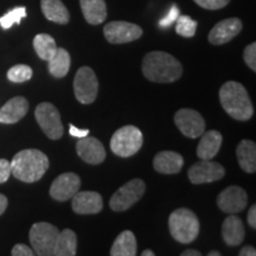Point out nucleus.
Returning <instances> with one entry per match:
<instances>
[{"mask_svg": "<svg viewBox=\"0 0 256 256\" xmlns=\"http://www.w3.org/2000/svg\"><path fill=\"white\" fill-rule=\"evenodd\" d=\"M142 74L151 82L172 83L180 78L183 66L164 51H151L142 60Z\"/></svg>", "mask_w": 256, "mask_h": 256, "instance_id": "f257e3e1", "label": "nucleus"}, {"mask_svg": "<svg viewBox=\"0 0 256 256\" xmlns=\"http://www.w3.org/2000/svg\"><path fill=\"white\" fill-rule=\"evenodd\" d=\"M49 158L40 150L28 148L18 152L11 162L12 174L24 183H34L46 174Z\"/></svg>", "mask_w": 256, "mask_h": 256, "instance_id": "f03ea898", "label": "nucleus"}, {"mask_svg": "<svg viewBox=\"0 0 256 256\" xmlns=\"http://www.w3.org/2000/svg\"><path fill=\"white\" fill-rule=\"evenodd\" d=\"M220 102L223 110L238 121H248L254 115L247 89L236 81H228L220 87Z\"/></svg>", "mask_w": 256, "mask_h": 256, "instance_id": "7ed1b4c3", "label": "nucleus"}, {"mask_svg": "<svg viewBox=\"0 0 256 256\" xmlns=\"http://www.w3.org/2000/svg\"><path fill=\"white\" fill-rule=\"evenodd\" d=\"M200 220L194 211L186 208L174 210L168 217V229L172 238L179 243H191L200 234Z\"/></svg>", "mask_w": 256, "mask_h": 256, "instance_id": "20e7f679", "label": "nucleus"}, {"mask_svg": "<svg viewBox=\"0 0 256 256\" xmlns=\"http://www.w3.org/2000/svg\"><path fill=\"white\" fill-rule=\"evenodd\" d=\"M144 144L142 130L136 126L128 124L119 128L110 139V150L115 156L128 158L140 151Z\"/></svg>", "mask_w": 256, "mask_h": 256, "instance_id": "39448f33", "label": "nucleus"}, {"mask_svg": "<svg viewBox=\"0 0 256 256\" xmlns=\"http://www.w3.org/2000/svg\"><path fill=\"white\" fill-rule=\"evenodd\" d=\"M60 230L48 222H38L31 226L28 238L34 254L40 256H52L58 238Z\"/></svg>", "mask_w": 256, "mask_h": 256, "instance_id": "423d86ee", "label": "nucleus"}, {"mask_svg": "<svg viewBox=\"0 0 256 256\" xmlns=\"http://www.w3.org/2000/svg\"><path fill=\"white\" fill-rule=\"evenodd\" d=\"M146 184L142 179L136 178L122 185L119 190L112 196L110 200V206L113 211L122 212L132 208L136 202L142 200L145 194Z\"/></svg>", "mask_w": 256, "mask_h": 256, "instance_id": "0eeeda50", "label": "nucleus"}, {"mask_svg": "<svg viewBox=\"0 0 256 256\" xmlns=\"http://www.w3.org/2000/svg\"><path fill=\"white\" fill-rule=\"evenodd\" d=\"M34 116L44 134L51 140H58L63 136V124L57 108L50 102H43L36 107Z\"/></svg>", "mask_w": 256, "mask_h": 256, "instance_id": "6e6552de", "label": "nucleus"}, {"mask_svg": "<svg viewBox=\"0 0 256 256\" xmlns=\"http://www.w3.org/2000/svg\"><path fill=\"white\" fill-rule=\"evenodd\" d=\"M74 92L80 104H90L96 100L98 92V81L94 70L81 66L74 78Z\"/></svg>", "mask_w": 256, "mask_h": 256, "instance_id": "1a4fd4ad", "label": "nucleus"}, {"mask_svg": "<svg viewBox=\"0 0 256 256\" xmlns=\"http://www.w3.org/2000/svg\"><path fill=\"white\" fill-rule=\"evenodd\" d=\"M104 34L110 43L124 44L139 40L142 36V28L130 22L114 20L104 25Z\"/></svg>", "mask_w": 256, "mask_h": 256, "instance_id": "9d476101", "label": "nucleus"}, {"mask_svg": "<svg viewBox=\"0 0 256 256\" xmlns=\"http://www.w3.org/2000/svg\"><path fill=\"white\" fill-rule=\"evenodd\" d=\"M174 124L178 130L190 139L200 138L206 130V121L197 110L182 108L174 114Z\"/></svg>", "mask_w": 256, "mask_h": 256, "instance_id": "9b49d317", "label": "nucleus"}, {"mask_svg": "<svg viewBox=\"0 0 256 256\" xmlns=\"http://www.w3.org/2000/svg\"><path fill=\"white\" fill-rule=\"evenodd\" d=\"M188 176L191 183L194 185L212 183V182L220 180L226 176V170L220 162L202 160L188 168Z\"/></svg>", "mask_w": 256, "mask_h": 256, "instance_id": "f8f14e48", "label": "nucleus"}, {"mask_svg": "<svg viewBox=\"0 0 256 256\" xmlns=\"http://www.w3.org/2000/svg\"><path fill=\"white\" fill-rule=\"evenodd\" d=\"M248 194L242 188L232 185L224 188L217 197V206L226 214H238L246 209Z\"/></svg>", "mask_w": 256, "mask_h": 256, "instance_id": "ddd939ff", "label": "nucleus"}, {"mask_svg": "<svg viewBox=\"0 0 256 256\" xmlns=\"http://www.w3.org/2000/svg\"><path fill=\"white\" fill-rule=\"evenodd\" d=\"M81 179L74 172H66L58 176L50 186V196L57 202L72 200L74 194L80 191Z\"/></svg>", "mask_w": 256, "mask_h": 256, "instance_id": "4468645a", "label": "nucleus"}, {"mask_svg": "<svg viewBox=\"0 0 256 256\" xmlns=\"http://www.w3.org/2000/svg\"><path fill=\"white\" fill-rule=\"evenodd\" d=\"M243 24L238 18H228L220 20L211 28L208 40L212 46H223L229 43L242 31Z\"/></svg>", "mask_w": 256, "mask_h": 256, "instance_id": "2eb2a0df", "label": "nucleus"}, {"mask_svg": "<svg viewBox=\"0 0 256 256\" xmlns=\"http://www.w3.org/2000/svg\"><path fill=\"white\" fill-rule=\"evenodd\" d=\"M76 152L83 162L90 165L101 164L104 162L106 156H107L100 140L88 136L78 140L76 144Z\"/></svg>", "mask_w": 256, "mask_h": 256, "instance_id": "dca6fc26", "label": "nucleus"}, {"mask_svg": "<svg viewBox=\"0 0 256 256\" xmlns=\"http://www.w3.org/2000/svg\"><path fill=\"white\" fill-rule=\"evenodd\" d=\"M72 208L78 215H94L104 209V200L95 191H78L72 197Z\"/></svg>", "mask_w": 256, "mask_h": 256, "instance_id": "f3484780", "label": "nucleus"}, {"mask_svg": "<svg viewBox=\"0 0 256 256\" xmlns=\"http://www.w3.org/2000/svg\"><path fill=\"white\" fill-rule=\"evenodd\" d=\"M28 102L23 96H16L8 100L0 110V122L11 124L18 122L26 115Z\"/></svg>", "mask_w": 256, "mask_h": 256, "instance_id": "a211bd4d", "label": "nucleus"}, {"mask_svg": "<svg viewBox=\"0 0 256 256\" xmlns=\"http://www.w3.org/2000/svg\"><path fill=\"white\" fill-rule=\"evenodd\" d=\"M184 166V159L182 154L174 151H162L153 159V168L156 172L162 174H174L180 172Z\"/></svg>", "mask_w": 256, "mask_h": 256, "instance_id": "6ab92c4d", "label": "nucleus"}, {"mask_svg": "<svg viewBox=\"0 0 256 256\" xmlns=\"http://www.w3.org/2000/svg\"><path fill=\"white\" fill-rule=\"evenodd\" d=\"M246 230L242 220L236 215H230L224 220L222 226V238L228 246H240L244 240Z\"/></svg>", "mask_w": 256, "mask_h": 256, "instance_id": "aec40b11", "label": "nucleus"}, {"mask_svg": "<svg viewBox=\"0 0 256 256\" xmlns=\"http://www.w3.org/2000/svg\"><path fill=\"white\" fill-rule=\"evenodd\" d=\"M202 139L197 146V156L202 160H211L218 153L223 136L218 130H208L202 134Z\"/></svg>", "mask_w": 256, "mask_h": 256, "instance_id": "412c9836", "label": "nucleus"}, {"mask_svg": "<svg viewBox=\"0 0 256 256\" xmlns=\"http://www.w3.org/2000/svg\"><path fill=\"white\" fill-rule=\"evenodd\" d=\"M80 6L88 24L98 25L107 18V5L104 0H80Z\"/></svg>", "mask_w": 256, "mask_h": 256, "instance_id": "4be33fe9", "label": "nucleus"}, {"mask_svg": "<svg viewBox=\"0 0 256 256\" xmlns=\"http://www.w3.org/2000/svg\"><path fill=\"white\" fill-rule=\"evenodd\" d=\"M236 156L240 168L247 174L256 172V144L252 140H242L236 148Z\"/></svg>", "mask_w": 256, "mask_h": 256, "instance_id": "5701e85b", "label": "nucleus"}, {"mask_svg": "<svg viewBox=\"0 0 256 256\" xmlns=\"http://www.w3.org/2000/svg\"><path fill=\"white\" fill-rule=\"evenodd\" d=\"M40 8L48 20L62 25L69 23V11L62 0H40Z\"/></svg>", "mask_w": 256, "mask_h": 256, "instance_id": "b1692460", "label": "nucleus"}, {"mask_svg": "<svg viewBox=\"0 0 256 256\" xmlns=\"http://www.w3.org/2000/svg\"><path fill=\"white\" fill-rule=\"evenodd\" d=\"M136 235L130 230H124L115 238L110 254L112 256H134L136 255Z\"/></svg>", "mask_w": 256, "mask_h": 256, "instance_id": "393cba45", "label": "nucleus"}, {"mask_svg": "<svg viewBox=\"0 0 256 256\" xmlns=\"http://www.w3.org/2000/svg\"><path fill=\"white\" fill-rule=\"evenodd\" d=\"M78 248V236L72 229L60 232L57 238L54 256H75Z\"/></svg>", "mask_w": 256, "mask_h": 256, "instance_id": "a878e982", "label": "nucleus"}, {"mask_svg": "<svg viewBox=\"0 0 256 256\" xmlns=\"http://www.w3.org/2000/svg\"><path fill=\"white\" fill-rule=\"evenodd\" d=\"M48 62H49V72L51 75L56 78H62L69 72L72 60L68 51L63 48H57L56 52Z\"/></svg>", "mask_w": 256, "mask_h": 256, "instance_id": "bb28decb", "label": "nucleus"}, {"mask_svg": "<svg viewBox=\"0 0 256 256\" xmlns=\"http://www.w3.org/2000/svg\"><path fill=\"white\" fill-rule=\"evenodd\" d=\"M34 48L40 58L44 60H49L57 50L55 40L48 34H37L34 40Z\"/></svg>", "mask_w": 256, "mask_h": 256, "instance_id": "cd10ccee", "label": "nucleus"}, {"mask_svg": "<svg viewBox=\"0 0 256 256\" xmlns=\"http://www.w3.org/2000/svg\"><path fill=\"white\" fill-rule=\"evenodd\" d=\"M177 24H176V32L179 36L185 38H191L196 34L197 22L188 16H179L177 18Z\"/></svg>", "mask_w": 256, "mask_h": 256, "instance_id": "c85d7f7f", "label": "nucleus"}, {"mask_svg": "<svg viewBox=\"0 0 256 256\" xmlns=\"http://www.w3.org/2000/svg\"><path fill=\"white\" fill-rule=\"evenodd\" d=\"M32 69L25 64H18V66H12L8 72V78L11 82L22 83L26 82L32 78Z\"/></svg>", "mask_w": 256, "mask_h": 256, "instance_id": "c756f323", "label": "nucleus"}, {"mask_svg": "<svg viewBox=\"0 0 256 256\" xmlns=\"http://www.w3.org/2000/svg\"><path fill=\"white\" fill-rule=\"evenodd\" d=\"M26 17V8H16L11 11L8 12L5 16L0 17V25L2 28L8 30L14 24H19L23 18Z\"/></svg>", "mask_w": 256, "mask_h": 256, "instance_id": "7c9ffc66", "label": "nucleus"}, {"mask_svg": "<svg viewBox=\"0 0 256 256\" xmlns=\"http://www.w3.org/2000/svg\"><path fill=\"white\" fill-rule=\"evenodd\" d=\"M243 58L252 72H256V43H252L246 46L243 52Z\"/></svg>", "mask_w": 256, "mask_h": 256, "instance_id": "2f4dec72", "label": "nucleus"}, {"mask_svg": "<svg viewBox=\"0 0 256 256\" xmlns=\"http://www.w3.org/2000/svg\"><path fill=\"white\" fill-rule=\"evenodd\" d=\"M200 8L206 10H220L226 8L229 4L230 0H194Z\"/></svg>", "mask_w": 256, "mask_h": 256, "instance_id": "473e14b6", "label": "nucleus"}, {"mask_svg": "<svg viewBox=\"0 0 256 256\" xmlns=\"http://www.w3.org/2000/svg\"><path fill=\"white\" fill-rule=\"evenodd\" d=\"M179 17V10L176 5H172L171 8H170L168 14L165 16L164 18L160 19L159 22V26L160 28H168L171 26L172 24L177 20V18Z\"/></svg>", "mask_w": 256, "mask_h": 256, "instance_id": "72a5a7b5", "label": "nucleus"}, {"mask_svg": "<svg viewBox=\"0 0 256 256\" xmlns=\"http://www.w3.org/2000/svg\"><path fill=\"white\" fill-rule=\"evenodd\" d=\"M11 174V162L6 159H0V184L8 182Z\"/></svg>", "mask_w": 256, "mask_h": 256, "instance_id": "f704fd0d", "label": "nucleus"}, {"mask_svg": "<svg viewBox=\"0 0 256 256\" xmlns=\"http://www.w3.org/2000/svg\"><path fill=\"white\" fill-rule=\"evenodd\" d=\"M11 254L14 256H32L34 254V252L32 250L30 247H28L26 244H16L14 248H12Z\"/></svg>", "mask_w": 256, "mask_h": 256, "instance_id": "c9c22d12", "label": "nucleus"}, {"mask_svg": "<svg viewBox=\"0 0 256 256\" xmlns=\"http://www.w3.org/2000/svg\"><path fill=\"white\" fill-rule=\"evenodd\" d=\"M69 133H70V136L81 139V138H84L88 136L89 130H87V128H86V130H81V128H78L76 126H74V124H70Z\"/></svg>", "mask_w": 256, "mask_h": 256, "instance_id": "e433bc0d", "label": "nucleus"}, {"mask_svg": "<svg viewBox=\"0 0 256 256\" xmlns=\"http://www.w3.org/2000/svg\"><path fill=\"white\" fill-rule=\"evenodd\" d=\"M248 223L252 229H256V206H252L248 212Z\"/></svg>", "mask_w": 256, "mask_h": 256, "instance_id": "4c0bfd02", "label": "nucleus"}, {"mask_svg": "<svg viewBox=\"0 0 256 256\" xmlns=\"http://www.w3.org/2000/svg\"><path fill=\"white\" fill-rule=\"evenodd\" d=\"M240 256H255L256 255V249L252 246H244L238 252Z\"/></svg>", "mask_w": 256, "mask_h": 256, "instance_id": "58836bf2", "label": "nucleus"}, {"mask_svg": "<svg viewBox=\"0 0 256 256\" xmlns=\"http://www.w3.org/2000/svg\"><path fill=\"white\" fill-rule=\"evenodd\" d=\"M8 198H6L4 194H0V216L5 212L6 208H8Z\"/></svg>", "mask_w": 256, "mask_h": 256, "instance_id": "ea45409f", "label": "nucleus"}, {"mask_svg": "<svg viewBox=\"0 0 256 256\" xmlns=\"http://www.w3.org/2000/svg\"><path fill=\"white\" fill-rule=\"evenodd\" d=\"M202 252L196 250V249H188V250L183 252L180 256H200Z\"/></svg>", "mask_w": 256, "mask_h": 256, "instance_id": "a19ab883", "label": "nucleus"}, {"mask_svg": "<svg viewBox=\"0 0 256 256\" xmlns=\"http://www.w3.org/2000/svg\"><path fill=\"white\" fill-rule=\"evenodd\" d=\"M156 252H152L151 249H146V250H144L142 252V256H154Z\"/></svg>", "mask_w": 256, "mask_h": 256, "instance_id": "79ce46f5", "label": "nucleus"}, {"mask_svg": "<svg viewBox=\"0 0 256 256\" xmlns=\"http://www.w3.org/2000/svg\"><path fill=\"white\" fill-rule=\"evenodd\" d=\"M222 254H220V252H217V250H212V252H210L209 254H208V256H220Z\"/></svg>", "mask_w": 256, "mask_h": 256, "instance_id": "37998d69", "label": "nucleus"}]
</instances>
